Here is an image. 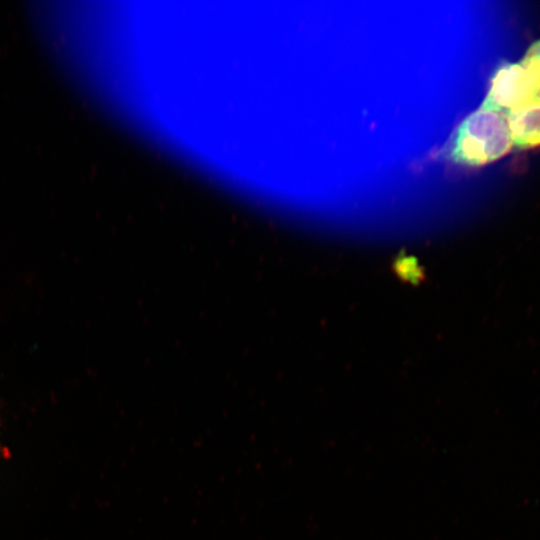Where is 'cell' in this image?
I'll return each mask as SVG.
<instances>
[{"mask_svg":"<svg viewBox=\"0 0 540 540\" xmlns=\"http://www.w3.org/2000/svg\"><path fill=\"white\" fill-rule=\"evenodd\" d=\"M512 147L506 116L479 108L458 125L446 152L452 162L476 167L502 158Z\"/></svg>","mask_w":540,"mask_h":540,"instance_id":"cell-1","label":"cell"},{"mask_svg":"<svg viewBox=\"0 0 540 540\" xmlns=\"http://www.w3.org/2000/svg\"><path fill=\"white\" fill-rule=\"evenodd\" d=\"M535 86V79L520 61L505 63L491 78L488 93L480 108L506 115L531 102Z\"/></svg>","mask_w":540,"mask_h":540,"instance_id":"cell-2","label":"cell"},{"mask_svg":"<svg viewBox=\"0 0 540 540\" xmlns=\"http://www.w3.org/2000/svg\"><path fill=\"white\" fill-rule=\"evenodd\" d=\"M505 116L513 146L521 150L540 146V102L531 101Z\"/></svg>","mask_w":540,"mask_h":540,"instance_id":"cell-3","label":"cell"},{"mask_svg":"<svg viewBox=\"0 0 540 540\" xmlns=\"http://www.w3.org/2000/svg\"><path fill=\"white\" fill-rule=\"evenodd\" d=\"M536 81L540 82V39L533 42L520 60Z\"/></svg>","mask_w":540,"mask_h":540,"instance_id":"cell-4","label":"cell"},{"mask_svg":"<svg viewBox=\"0 0 540 540\" xmlns=\"http://www.w3.org/2000/svg\"><path fill=\"white\" fill-rule=\"evenodd\" d=\"M531 100L533 102H540V82L535 86Z\"/></svg>","mask_w":540,"mask_h":540,"instance_id":"cell-5","label":"cell"}]
</instances>
